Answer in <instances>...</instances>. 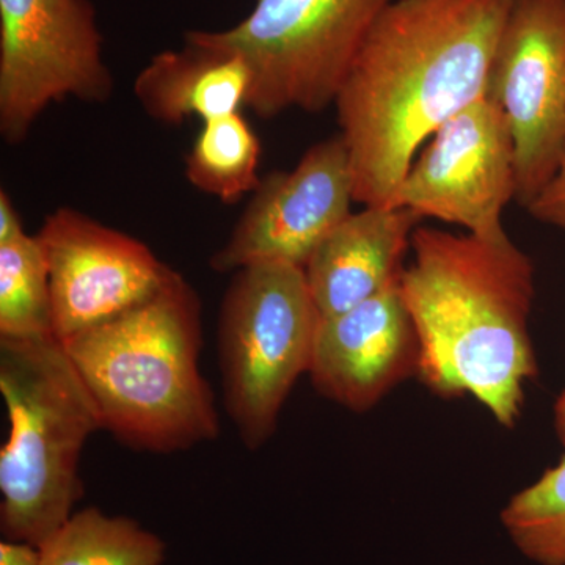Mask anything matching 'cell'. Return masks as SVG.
I'll list each match as a JSON object with an SVG mask.
<instances>
[{
    "mask_svg": "<svg viewBox=\"0 0 565 565\" xmlns=\"http://www.w3.org/2000/svg\"><path fill=\"white\" fill-rule=\"evenodd\" d=\"M511 0H394L337 107L355 202L394 206L424 141L486 95Z\"/></svg>",
    "mask_w": 565,
    "mask_h": 565,
    "instance_id": "6da1fadb",
    "label": "cell"
},
{
    "mask_svg": "<svg viewBox=\"0 0 565 565\" xmlns=\"http://www.w3.org/2000/svg\"><path fill=\"white\" fill-rule=\"evenodd\" d=\"M401 292L419 340L418 377L444 397L471 396L512 429L539 374L530 318L535 270L509 236L419 225Z\"/></svg>",
    "mask_w": 565,
    "mask_h": 565,
    "instance_id": "7a4b0ae2",
    "label": "cell"
},
{
    "mask_svg": "<svg viewBox=\"0 0 565 565\" xmlns=\"http://www.w3.org/2000/svg\"><path fill=\"white\" fill-rule=\"evenodd\" d=\"M62 343L103 430L121 445L173 455L221 434L214 393L200 371L202 303L177 270L150 299Z\"/></svg>",
    "mask_w": 565,
    "mask_h": 565,
    "instance_id": "3957f363",
    "label": "cell"
},
{
    "mask_svg": "<svg viewBox=\"0 0 565 565\" xmlns=\"http://www.w3.org/2000/svg\"><path fill=\"white\" fill-rule=\"evenodd\" d=\"M0 393L10 423L0 449V527L7 541L40 548L84 497L82 451L102 418L55 337L0 338Z\"/></svg>",
    "mask_w": 565,
    "mask_h": 565,
    "instance_id": "277c9868",
    "label": "cell"
},
{
    "mask_svg": "<svg viewBox=\"0 0 565 565\" xmlns=\"http://www.w3.org/2000/svg\"><path fill=\"white\" fill-rule=\"evenodd\" d=\"M394 0H256L247 18L185 40L234 54L252 76L247 107L274 118L319 114L337 102L375 22Z\"/></svg>",
    "mask_w": 565,
    "mask_h": 565,
    "instance_id": "5b68a950",
    "label": "cell"
},
{
    "mask_svg": "<svg viewBox=\"0 0 565 565\" xmlns=\"http://www.w3.org/2000/svg\"><path fill=\"white\" fill-rule=\"evenodd\" d=\"M319 319L302 267L234 273L218 313V370L226 414L250 451L273 438L294 385L310 371Z\"/></svg>",
    "mask_w": 565,
    "mask_h": 565,
    "instance_id": "8992f818",
    "label": "cell"
},
{
    "mask_svg": "<svg viewBox=\"0 0 565 565\" xmlns=\"http://www.w3.org/2000/svg\"><path fill=\"white\" fill-rule=\"evenodd\" d=\"M114 76L90 0H0V134L28 139L54 103H107Z\"/></svg>",
    "mask_w": 565,
    "mask_h": 565,
    "instance_id": "52a82bcc",
    "label": "cell"
},
{
    "mask_svg": "<svg viewBox=\"0 0 565 565\" xmlns=\"http://www.w3.org/2000/svg\"><path fill=\"white\" fill-rule=\"evenodd\" d=\"M486 95L503 109L516 159V202L552 180L565 147V0H511Z\"/></svg>",
    "mask_w": 565,
    "mask_h": 565,
    "instance_id": "ba28073f",
    "label": "cell"
},
{
    "mask_svg": "<svg viewBox=\"0 0 565 565\" xmlns=\"http://www.w3.org/2000/svg\"><path fill=\"white\" fill-rule=\"evenodd\" d=\"M401 182L394 206L462 226L484 239L508 236L503 211L516 200L514 137L484 95L430 137Z\"/></svg>",
    "mask_w": 565,
    "mask_h": 565,
    "instance_id": "9c48e42d",
    "label": "cell"
},
{
    "mask_svg": "<svg viewBox=\"0 0 565 565\" xmlns=\"http://www.w3.org/2000/svg\"><path fill=\"white\" fill-rule=\"evenodd\" d=\"M355 182L340 134L313 145L291 172L264 177L243 217L210 266L234 274L259 264L303 267L352 214Z\"/></svg>",
    "mask_w": 565,
    "mask_h": 565,
    "instance_id": "30bf717a",
    "label": "cell"
},
{
    "mask_svg": "<svg viewBox=\"0 0 565 565\" xmlns=\"http://www.w3.org/2000/svg\"><path fill=\"white\" fill-rule=\"evenodd\" d=\"M35 236L50 270L61 341L150 299L173 270L147 244L73 207L51 212Z\"/></svg>",
    "mask_w": 565,
    "mask_h": 565,
    "instance_id": "8fae6325",
    "label": "cell"
},
{
    "mask_svg": "<svg viewBox=\"0 0 565 565\" xmlns=\"http://www.w3.org/2000/svg\"><path fill=\"white\" fill-rule=\"evenodd\" d=\"M418 371V333L399 282L344 313L319 319L308 375L332 403L363 414Z\"/></svg>",
    "mask_w": 565,
    "mask_h": 565,
    "instance_id": "7c38bea8",
    "label": "cell"
},
{
    "mask_svg": "<svg viewBox=\"0 0 565 565\" xmlns=\"http://www.w3.org/2000/svg\"><path fill=\"white\" fill-rule=\"evenodd\" d=\"M422 222L401 206H364L345 217L303 267L319 316L344 313L397 285Z\"/></svg>",
    "mask_w": 565,
    "mask_h": 565,
    "instance_id": "4fadbf2b",
    "label": "cell"
},
{
    "mask_svg": "<svg viewBox=\"0 0 565 565\" xmlns=\"http://www.w3.org/2000/svg\"><path fill=\"white\" fill-rule=\"evenodd\" d=\"M184 41L182 50L159 52L136 77L134 95L145 114L178 126L192 117L207 121L247 106V65L237 55Z\"/></svg>",
    "mask_w": 565,
    "mask_h": 565,
    "instance_id": "5bb4252c",
    "label": "cell"
},
{
    "mask_svg": "<svg viewBox=\"0 0 565 565\" xmlns=\"http://www.w3.org/2000/svg\"><path fill=\"white\" fill-rule=\"evenodd\" d=\"M40 565H162L166 542L129 516L87 508L40 546Z\"/></svg>",
    "mask_w": 565,
    "mask_h": 565,
    "instance_id": "9a60e30c",
    "label": "cell"
},
{
    "mask_svg": "<svg viewBox=\"0 0 565 565\" xmlns=\"http://www.w3.org/2000/svg\"><path fill=\"white\" fill-rule=\"evenodd\" d=\"M262 141L241 111L203 121L185 158L193 188L223 203H236L258 189Z\"/></svg>",
    "mask_w": 565,
    "mask_h": 565,
    "instance_id": "2e32d148",
    "label": "cell"
},
{
    "mask_svg": "<svg viewBox=\"0 0 565 565\" xmlns=\"http://www.w3.org/2000/svg\"><path fill=\"white\" fill-rule=\"evenodd\" d=\"M55 337L50 270L36 236L0 245V338Z\"/></svg>",
    "mask_w": 565,
    "mask_h": 565,
    "instance_id": "e0dca14e",
    "label": "cell"
},
{
    "mask_svg": "<svg viewBox=\"0 0 565 565\" xmlns=\"http://www.w3.org/2000/svg\"><path fill=\"white\" fill-rule=\"evenodd\" d=\"M512 544L537 565H565V455L501 511Z\"/></svg>",
    "mask_w": 565,
    "mask_h": 565,
    "instance_id": "ac0fdd59",
    "label": "cell"
},
{
    "mask_svg": "<svg viewBox=\"0 0 565 565\" xmlns=\"http://www.w3.org/2000/svg\"><path fill=\"white\" fill-rule=\"evenodd\" d=\"M526 210L535 221L565 230V147L552 180L546 182Z\"/></svg>",
    "mask_w": 565,
    "mask_h": 565,
    "instance_id": "d6986e66",
    "label": "cell"
},
{
    "mask_svg": "<svg viewBox=\"0 0 565 565\" xmlns=\"http://www.w3.org/2000/svg\"><path fill=\"white\" fill-rule=\"evenodd\" d=\"M21 215L6 189L0 191V245L13 243L24 236Z\"/></svg>",
    "mask_w": 565,
    "mask_h": 565,
    "instance_id": "ffe728a7",
    "label": "cell"
},
{
    "mask_svg": "<svg viewBox=\"0 0 565 565\" xmlns=\"http://www.w3.org/2000/svg\"><path fill=\"white\" fill-rule=\"evenodd\" d=\"M0 565H40V550L25 542H0Z\"/></svg>",
    "mask_w": 565,
    "mask_h": 565,
    "instance_id": "44dd1931",
    "label": "cell"
},
{
    "mask_svg": "<svg viewBox=\"0 0 565 565\" xmlns=\"http://www.w3.org/2000/svg\"><path fill=\"white\" fill-rule=\"evenodd\" d=\"M553 426H555L557 440L565 446V390L557 396L553 407Z\"/></svg>",
    "mask_w": 565,
    "mask_h": 565,
    "instance_id": "7402d4cb",
    "label": "cell"
}]
</instances>
